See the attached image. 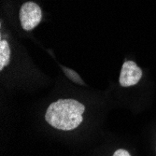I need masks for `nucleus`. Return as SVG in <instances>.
<instances>
[{
  "mask_svg": "<svg viewBox=\"0 0 156 156\" xmlns=\"http://www.w3.org/2000/svg\"><path fill=\"white\" fill-rule=\"evenodd\" d=\"M85 107L74 99H59L51 103L45 114L49 124L59 130H73L82 122Z\"/></svg>",
  "mask_w": 156,
  "mask_h": 156,
  "instance_id": "f257e3e1",
  "label": "nucleus"
},
{
  "mask_svg": "<svg viewBox=\"0 0 156 156\" xmlns=\"http://www.w3.org/2000/svg\"><path fill=\"white\" fill-rule=\"evenodd\" d=\"M42 11L40 7L34 2L24 3L20 9L21 25L26 31H30L41 22Z\"/></svg>",
  "mask_w": 156,
  "mask_h": 156,
  "instance_id": "f03ea898",
  "label": "nucleus"
},
{
  "mask_svg": "<svg viewBox=\"0 0 156 156\" xmlns=\"http://www.w3.org/2000/svg\"><path fill=\"white\" fill-rule=\"evenodd\" d=\"M142 77V70L133 61H126L122 65L120 75V84L122 87L136 85Z\"/></svg>",
  "mask_w": 156,
  "mask_h": 156,
  "instance_id": "7ed1b4c3",
  "label": "nucleus"
},
{
  "mask_svg": "<svg viewBox=\"0 0 156 156\" xmlns=\"http://www.w3.org/2000/svg\"><path fill=\"white\" fill-rule=\"evenodd\" d=\"M10 48L6 40L0 41V70H2L9 63Z\"/></svg>",
  "mask_w": 156,
  "mask_h": 156,
  "instance_id": "20e7f679",
  "label": "nucleus"
},
{
  "mask_svg": "<svg viewBox=\"0 0 156 156\" xmlns=\"http://www.w3.org/2000/svg\"><path fill=\"white\" fill-rule=\"evenodd\" d=\"M63 70H64V73L66 75L67 78H69L71 80H73L74 82L76 83H79V84H82V85H85V83L82 81V80L80 79V77L78 75V73L76 71L72 69H69L67 67H65V66H62Z\"/></svg>",
  "mask_w": 156,
  "mask_h": 156,
  "instance_id": "39448f33",
  "label": "nucleus"
},
{
  "mask_svg": "<svg viewBox=\"0 0 156 156\" xmlns=\"http://www.w3.org/2000/svg\"><path fill=\"white\" fill-rule=\"evenodd\" d=\"M113 156H131V155L129 154V152L127 151L121 149V150L116 151H115V153L113 154Z\"/></svg>",
  "mask_w": 156,
  "mask_h": 156,
  "instance_id": "423d86ee",
  "label": "nucleus"
}]
</instances>
